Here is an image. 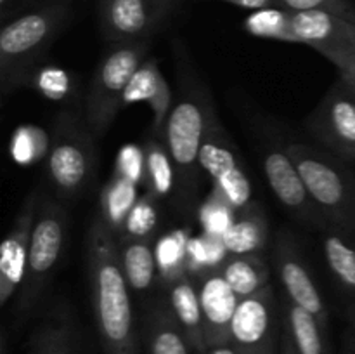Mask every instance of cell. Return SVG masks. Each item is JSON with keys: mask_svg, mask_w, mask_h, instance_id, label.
Here are the masks:
<instances>
[{"mask_svg": "<svg viewBox=\"0 0 355 354\" xmlns=\"http://www.w3.org/2000/svg\"><path fill=\"white\" fill-rule=\"evenodd\" d=\"M198 295H200L201 312H203L207 347L210 349V347L229 344L231 323L241 298L225 281L218 267L201 274Z\"/></svg>", "mask_w": 355, "mask_h": 354, "instance_id": "16", "label": "cell"}, {"mask_svg": "<svg viewBox=\"0 0 355 354\" xmlns=\"http://www.w3.org/2000/svg\"><path fill=\"white\" fill-rule=\"evenodd\" d=\"M217 267L239 298L259 294L267 285H270V267L259 253H229L227 259L222 260Z\"/></svg>", "mask_w": 355, "mask_h": 354, "instance_id": "24", "label": "cell"}, {"mask_svg": "<svg viewBox=\"0 0 355 354\" xmlns=\"http://www.w3.org/2000/svg\"><path fill=\"white\" fill-rule=\"evenodd\" d=\"M156 198L146 193L144 196L139 198L135 207L132 208L128 214L127 221H125L123 229H121L120 236H128V238H144V236H151L153 229L156 226ZM118 236V238H120Z\"/></svg>", "mask_w": 355, "mask_h": 354, "instance_id": "29", "label": "cell"}, {"mask_svg": "<svg viewBox=\"0 0 355 354\" xmlns=\"http://www.w3.org/2000/svg\"><path fill=\"white\" fill-rule=\"evenodd\" d=\"M137 101H146L149 104L155 130L162 132L172 111V92L168 82L159 71L156 59H146L125 90L123 104H132Z\"/></svg>", "mask_w": 355, "mask_h": 354, "instance_id": "19", "label": "cell"}, {"mask_svg": "<svg viewBox=\"0 0 355 354\" xmlns=\"http://www.w3.org/2000/svg\"><path fill=\"white\" fill-rule=\"evenodd\" d=\"M87 260L94 319L104 354H142V332L135 321L118 239L101 215L90 226Z\"/></svg>", "mask_w": 355, "mask_h": 354, "instance_id": "1", "label": "cell"}, {"mask_svg": "<svg viewBox=\"0 0 355 354\" xmlns=\"http://www.w3.org/2000/svg\"><path fill=\"white\" fill-rule=\"evenodd\" d=\"M345 354H355V332L354 330H350L349 335H347Z\"/></svg>", "mask_w": 355, "mask_h": 354, "instance_id": "36", "label": "cell"}, {"mask_svg": "<svg viewBox=\"0 0 355 354\" xmlns=\"http://www.w3.org/2000/svg\"><path fill=\"white\" fill-rule=\"evenodd\" d=\"M234 219L220 235V243L231 255L259 253L267 242V221L257 205L234 212Z\"/></svg>", "mask_w": 355, "mask_h": 354, "instance_id": "21", "label": "cell"}, {"mask_svg": "<svg viewBox=\"0 0 355 354\" xmlns=\"http://www.w3.org/2000/svg\"><path fill=\"white\" fill-rule=\"evenodd\" d=\"M281 335L283 312L270 285L239 301L229 340L239 354H279Z\"/></svg>", "mask_w": 355, "mask_h": 354, "instance_id": "8", "label": "cell"}, {"mask_svg": "<svg viewBox=\"0 0 355 354\" xmlns=\"http://www.w3.org/2000/svg\"><path fill=\"white\" fill-rule=\"evenodd\" d=\"M28 354H83V351L71 325L51 316L33 333Z\"/></svg>", "mask_w": 355, "mask_h": 354, "instance_id": "27", "label": "cell"}, {"mask_svg": "<svg viewBox=\"0 0 355 354\" xmlns=\"http://www.w3.org/2000/svg\"><path fill=\"white\" fill-rule=\"evenodd\" d=\"M340 80H343L355 92V56L352 58V61L349 62V66L343 71H340Z\"/></svg>", "mask_w": 355, "mask_h": 354, "instance_id": "34", "label": "cell"}, {"mask_svg": "<svg viewBox=\"0 0 355 354\" xmlns=\"http://www.w3.org/2000/svg\"><path fill=\"white\" fill-rule=\"evenodd\" d=\"M286 151L329 226L355 231V179L345 163L302 142H293Z\"/></svg>", "mask_w": 355, "mask_h": 354, "instance_id": "4", "label": "cell"}, {"mask_svg": "<svg viewBox=\"0 0 355 354\" xmlns=\"http://www.w3.org/2000/svg\"><path fill=\"white\" fill-rule=\"evenodd\" d=\"M68 228L69 219L64 208L51 198H42L35 215L26 269L17 297L16 312L19 318H26L40 302L52 274L61 262L68 243Z\"/></svg>", "mask_w": 355, "mask_h": 354, "instance_id": "5", "label": "cell"}, {"mask_svg": "<svg viewBox=\"0 0 355 354\" xmlns=\"http://www.w3.org/2000/svg\"><path fill=\"white\" fill-rule=\"evenodd\" d=\"M307 127L336 156L355 162V92L343 80L307 118Z\"/></svg>", "mask_w": 355, "mask_h": 354, "instance_id": "12", "label": "cell"}, {"mask_svg": "<svg viewBox=\"0 0 355 354\" xmlns=\"http://www.w3.org/2000/svg\"><path fill=\"white\" fill-rule=\"evenodd\" d=\"M224 2L234 3V6L245 7V9H253V10L279 6V0H224Z\"/></svg>", "mask_w": 355, "mask_h": 354, "instance_id": "31", "label": "cell"}, {"mask_svg": "<svg viewBox=\"0 0 355 354\" xmlns=\"http://www.w3.org/2000/svg\"><path fill=\"white\" fill-rule=\"evenodd\" d=\"M283 323L300 354H331L328 330L312 312L288 298L283 305Z\"/></svg>", "mask_w": 355, "mask_h": 354, "instance_id": "25", "label": "cell"}, {"mask_svg": "<svg viewBox=\"0 0 355 354\" xmlns=\"http://www.w3.org/2000/svg\"><path fill=\"white\" fill-rule=\"evenodd\" d=\"M295 44L311 45L338 68L349 66L355 56V23L329 10H291Z\"/></svg>", "mask_w": 355, "mask_h": 354, "instance_id": "10", "label": "cell"}, {"mask_svg": "<svg viewBox=\"0 0 355 354\" xmlns=\"http://www.w3.org/2000/svg\"><path fill=\"white\" fill-rule=\"evenodd\" d=\"M149 45V38L114 44L94 69L85 97V121L96 137H101L110 128L123 106L125 90L146 61Z\"/></svg>", "mask_w": 355, "mask_h": 354, "instance_id": "6", "label": "cell"}, {"mask_svg": "<svg viewBox=\"0 0 355 354\" xmlns=\"http://www.w3.org/2000/svg\"><path fill=\"white\" fill-rule=\"evenodd\" d=\"M207 354H239L231 344H222V346H215L208 349Z\"/></svg>", "mask_w": 355, "mask_h": 354, "instance_id": "35", "label": "cell"}, {"mask_svg": "<svg viewBox=\"0 0 355 354\" xmlns=\"http://www.w3.org/2000/svg\"><path fill=\"white\" fill-rule=\"evenodd\" d=\"M200 165L214 180L215 194L231 210L239 212L252 205V183L246 177L238 151L218 118L214 120L201 144Z\"/></svg>", "mask_w": 355, "mask_h": 354, "instance_id": "9", "label": "cell"}, {"mask_svg": "<svg viewBox=\"0 0 355 354\" xmlns=\"http://www.w3.org/2000/svg\"><path fill=\"white\" fill-rule=\"evenodd\" d=\"M326 264L343 294L350 330L355 332V248L335 231H328L324 238Z\"/></svg>", "mask_w": 355, "mask_h": 354, "instance_id": "23", "label": "cell"}, {"mask_svg": "<svg viewBox=\"0 0 355 354\" xmlns=\"http://www.w3.org/2000/svg\"><path fill=\"white\" fill-rule=\"evenodd\" d=\"M290 14L291 10L277 9V7L255 10L246 17L245 28L250 35H255V37L293 42L295 44L293 33H291Z\"/></svg>", "mask_w": 355, "mask_h": 354, "instance_id": "28", "label": "cell"}, {"mask_svg": "<svg viewBox=\"0 0 355 354\" xmlns=\"http://www.w3.org/2000/svg\"><path fill=\"white\" fill-rule=\"evenodd\" d=\"M139 183L141 180L116 167L113 177H111V180L104 187L103 196H101L99 215L116 238L120 236L130 210L139 201Z\"/></svg>", "mask_w": 355, "mask_h": 354, "instance_id": "22", "label": "cell"}, {"mask_svg": "<svg viewBox=\"0 0 355 354\" xmlns=\"http://www.w3.org/2000/svg\"><path fill=\"white\" fill-rule=\"evenodd\" d=\"M142 155H144V184L148 193L156 200L168 196L173 191V186H177V180L175 169L166 146L156 139H149L142 148Z\"/></svg>", "mask_w": 355, "mask_h": 354, "instance_id": "26", "label": "cell"}, {"mask_svg": "<svg viewBox=\"0 0 355 354\" xmlns=\"http://www.w3.org/2000/svg\"><path fill=\"white\" fill-rule=\"evenodd\" d=\"M263 172L277 200L293 212L304 224L328 229L329 222L309 194L307 186L291 160L290 153L281 148H269L263 156Z\"/></svg>", "mask_w": 355, "mask_h": 354, "instance_id": "13", "label": "cell"}, {"mask_svg": "<svg viewBox=\"0 0 355 354\" xmlns=\"http://www.w3.org/2000/svg\"><path fill=\"white\" fill-rule=\"evenodd\" d=\"M274 266L281 285L286 292L288 301L300 305L305 311L312 312L321 321V325L328 330V309L324 305L321 292L302 257L297 242L288 231H281L276 239L272 252Z\"/></svg>", "mask_w": 355, "mask_h": 354, "instance_id": "14", "label": "cell"}, {"mask_svg": "<svg viewBox=\"0 0 355 354\" xmlns=\"http://www.w3.org/2000/svg\"><path fill=\"white\" fill-rule=\"evenodd\" d=\"M279 6L288 10H329L355 23V7L349 0H279Z\"/></svg>", "mask_w": 355, "mask_h": 354, "instance_id": "30", "label": "cell"}, {"mask_svg": "<svg viewBox=\"0 0 355 354\" xmlns=\"http://www.w3.org/2000/svg\"><path fill=\"white\" fill-rule=\"evenodd\" d=\"M116 239L121 267L130 285V290L146 294L151 290L158 278V255H156L153 236H144V238L120 236Z\"/></svg>", "mask_w": 355, "mask_h": 354, "instance_id": "20", "label": "cell"}, {"mask_svg": "<svg viewBox=\"0 0 355 354\" xmlns=\"http://www.w3.org/2000/svg\"><path fill=\"white\" fill-rule=\"evenodd\" d=\"M279 354H300L297 351V347H295L293 340H291L290 332H288V328L284 326V323H283V335H281Z\"/></svg>", "mask_w": 355, "mask_h": 354, "instance_id": "32", "label": "cell"}, {"mask_svg": "<svg viewBox=\"0 0 355 354\" xmlns=\"http://www.w3.org/2000/svg\"><path fill=\"white\" fill-rule=\"evenodd\" d=\"M166 302L194 353L207 354L208 347L205 340V321L198 287L186 273L168 281Z\"/></svg>", "mask_w": 355, "mask_h": 354, "instance_id": "18", "label": "cell"}, {"mask_svg": "<svg viewBox=\"0 0 355 354\" xmlns=\"http://www.w3.org/2000/svg\"><path fill=\"white\" fill-rule=\"evenodd\" d=\"M173 6L175 0H99L103 37L111 44L151 38Z\"/></svg>", "mask_w": 355, "mask_h": 354, "instance_id": "11", "label": "cell"}, {"mask_svg": "<svg viewBox=\"0 0 355 354\" xmlns=\"http://www.w3.org/2000/svg\"><path fill=\"white\" fill-rule=\"evenodd\" d=\"M31 2H33V0H0V7H2L3 16H7V14L16 12V10H19L21 7Z\"/></svg>", "mask_w": 355, "mask_h": 354, "instance_id": "33", "label": "cell"}, {"mask_svg": "<svg viewBox=\"0 0 355 354\" xmlns=\"http://www.w3.org/2000/svg\"><path fill=\"white\" fill-rule=\"evenodd\" d=\"M142 332V354H196L184 335L168 302L156 301L148 309Z\"/></svg>", "mask_w": 355, "mask_h": 354, "instance_id": "17", "label": "cell"}, {"mask_svg": "<svg viewBox=\"0 0 355 354\" xmlns=\"http://www.w3.org/2000/svg\"><path fill=\"white\" fill-rule=\"evenodd\" d=\"M92 130L75 113L55 117L49 146V176L59 196L73 200L85 193L96 170L97 153Z\"/></svg>", "mask_w": 355, "mask_h": 354, "instance_id": "7", "label": "cell"}, {"mask_svg": "<svg viewBox=\"0 0 355 354\" xmlns=\"http://www.w3.org/2000/svg\"><path fill=\"white\" fill-rule=\"evenodd\" d=\"M217 118L210 94L203 85L189 83L172 106L163 127L165 146L175 169L179 201L189 205L200 184V151L207 132Z\"/></svg>", "mask_w": 355, "mask_h": 354, "instance_id": "3", "label": "cell"}, {"mask_svg": "<svg viewBox=\"0 0 355 354\" xmlns=\"http://www.w3.org/2000/svg\"><path fill=\"white\" fill-rule=\"evenodd\" d=\"M38 201H40V196L37 191L26 196L23 207L17 212L16 219L10 226L9 235L2 243V250H0V305H6L23 283Z\"/></svg>", "mask_w": 355, "mask_h": 354, "instance_id": "15", "label": "cell"}, {"mask_svg": "<svg viewBox=\"0 0 355 354\" xmlns=\"http://www.w3.org/2000/svg\"><path fill=\"white\" fill-rule=\"evenodd\" d=\"M71 16L68 0H52L21 14L0 31V94L7 99L26 85L35 66Z\"/></svg>", "mask_w": 355, "mask_h": 354, "instance_id": "2", "label": "cell"}]
</instances>
